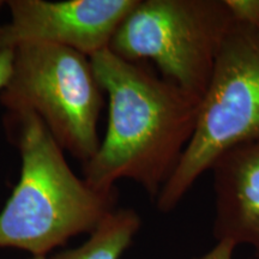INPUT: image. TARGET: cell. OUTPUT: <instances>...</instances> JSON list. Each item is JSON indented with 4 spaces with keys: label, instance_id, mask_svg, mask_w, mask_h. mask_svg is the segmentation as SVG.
I'll use <instances>...</instances> for the list:
<instances>
[{
    "label": "cell",
    "instance_id": "30bf717a",
    "mask_svg": "<svg viewBox=\"0 0 259 259\" xmlns=\"http://www.w3.org/2000/svg\"><path fill=\"white\" fill-rule=\"evenodd\" d=\"M236 245L228 240L216 241V245L208 252L194 257L193 259H234Z\"/></svg>",
    "mask_w": 259,
    "mask_h": 259
},
{
    "label": "cell",
    "instance_id": "277c9868",
    "mask_svg": "<svg viewBox=\"0 0 259 259\" xmlns=\"http://www.w3.org/2000/svg\"><path fill=\"white\" fill-rule=\"evenodd\" d=\"M0 102L8 113L37 115L60 148L83 164L101 143L103 90L90 58L79 52L47 44L17 47Z\"/></svg>",
    "mask_w": 259,
    "mask_h": 259
},
{
    "label": "cell",
    "instance_id": "6da1fadb",
    "mask_svg": "<svg viewBox=\"0 0 259 259\" xmlns=\"http://www.w3.org/2000/svg\"><path fill=\"white\" fill-rule=\"evenodd\" d=\"M90 60L108 97V124L96 154L83 164V179L100 191L135 181L155 202L192 138L202 99L109 50Z\"/></svg>",
    "mask_w": 259,
    "mask_h": 259
},
{
    "label": "cell",
    "instance_id": "3957f363",
    "mask_svg": "<svg viewBox=\"0 0 259 259\" xmlns=\"http://www.w3.org/2000/svg\"><path fill=\"white\" fill-rule=\"evenodd\" d=\"M259 131V29L233 23L202 97L198 120L155 204L170 212L223 153Z\"/></svg>",
    "mask_w": 259,
    "mask_h": 259
},
{
    "label": "cell",
    "instance_id": "4fadbf2b",
    "mask_svg": "<svg viewBox=\"0 0 259 259\" xmlns=\"http://www.w3.org/2000/svg\"><path fill=\"white\" fill-rule=\"evenodd\" d=\"M29 259H48V258L47 257H31Z\"/></svg>",
    "mask_w": 259,
    "mask_h": 259
},
{
    "label": "cell",
    "instance_id": "5b68a950",
    "mask_svg": "<svg viewBox=\"0 0 259 259\" xmlns=\"http://www.w3.org/2000/svg\"><path fill=\"white\" fill-rule=\"evenodd\" d=\"M233 23L225 0H138L108 50L131 63L151 60L164 79L202 99Z\"/></svg>",
    "mask_w": 259,
    "mask_h": 259
},
{
    "label": "cell",
    "instance_id": "52a82bcc",
    "mask_svg": "<svg viewBox=\"0 0 259 259\" xmlns=\"http://www.w3.org/2000/svg\"><path fill=\"white\" fill-rule=\"evenodd\" d=\"M212 173L216 241L250 247L259 259V131L223 153Z\"/></svg>",
    "mask_w": 259,
    "mask_h": 259
},
{
    "label": "cell",
    "instance_id": "ba28073f",
    "mask_svg": "<svg viewBox=\"0 0 259 259\" xmlns=\"http://www.w3.org/2000/svg\"><path fill=\"white\" fill-rule=\"evenodd\" d=\"M141 227L142 219L136 210L116 208L100 222L82 245L58 252L48 259H120Z\"/></svg>",
    "mask_w": 259,
    "mask_h": 259
},
{
    "label": "cell",
    "instance_id": "9c48e42d",
    "mask_svg": "<svg viewBox=\"0 0 259 259\" xmlns=\"http://www.w3.org/2000/svg\"><path fill=\"white\" fill-rule=\"evenodd\" d=\"M233 21L259 29V0H225Z\"/></svg>",
    "mask_w": 259,
    "mask_h": 259
},
{
    "label": "cell",
    "instance_id": "8fae6325",
    "mask_svg": "<svg viewBox=\"0 0 259 259\" xmlns=\"http://www.w3.org/2000/svg\"><path fill=\"white\" fill-rule=\"evenodd\" d=\"M14 63V51H0V92L10 78Z\"/></svg>",
    "mask_w": 259,
    "mask_h": 259
},
{
    "label": "cell",
    "instance_id": "8992f818",
    "mask_svg": "<svg viewBox=\"0 0 259 259\" xmlns=\"http://www.w3.org/2000/svg\"><path fill=\"white\" fill-rule=\"evenodd\" d=\"M138 0H9L11 18L0 24V51L28 44L70 48L92 58L108 50Z\"/></svg>",
    "mask_w": 259,
    "mask_h": 259
},
{
    "label": "cell",
    "instance_id": "7a4b0ae2",
    "mask_svg": "<svg viewBox=\"0 0 259 259\" xmlns=\"http://www.w3.org/2000/svg\"><path fill=\"white\" fill-rule=\"evenodd\" d=\"M5 124L21 156V173L0 211V248L47 257L74 236L89 235L116 209V189L95 190L77 177L37 115L6 112Z\"/></svg>",
    "mask_w": 259,
    "mask_h": 259
},
{
    "label": "cell",
    "instance_id": "7c38bea8",
    "mask_svg": "<svg viewBox=\"0 0 259 259\" xmlns=\"http://www.w3.org/2000/svg\"><path fill=\"white\" fill-rule=\"evenodd\" d=\"M5 5H6V2H2V0H0V11H2V9L4 8Z\"/></svg>",
    "mask_w": 259,
    "mask_h": 259
}]
</instances>
